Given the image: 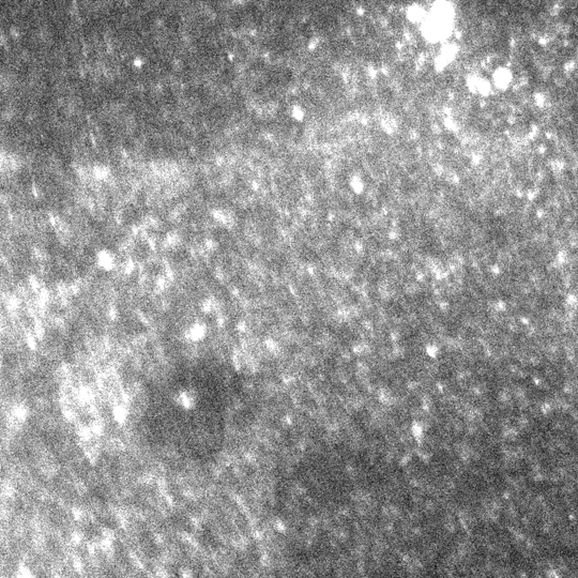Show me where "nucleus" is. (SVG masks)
Returning a JSON list of instances; mask_svg holds the SVG:
<instances>
[{
    "mask_svg": "<svg viewBox=\"0 0 578 578\" xmlns=\"http://www.w3.org/2000/svg\"><path fill=\"white\" fill-rule=\"evenodd\" d=\"M453 17L454 11L450 3L435 2L421 21L423 37L433 43L445 39L451 31Z\"/></svg>",
    "mask_w": 578,
    "mask_h": 578,
    "instance_id": "f257e3e1",
    "label": "nucleus"
},
{
    "mask_svg": "<svg viewBox=\"0 0 578 578\" xmlns=\"http://www.w3.org/2000/svg\"><path fill=\"white\" fill-rule=\"evenodd\" d=\"M139 543H140V547L142 549L143 554L146 556V557H148L150 559H154L160 556V554H161L160 547H158L156 541L153 537V534L151 533L149 530L146 529V530H143L142 532H140Z\"/></svg>",
    "mask_w": 578,
    "mask_h": 578,
    "instance_id": "f03ea898",
    "label": "nucleus"
},
{
    "mask_svg": "<svg viewBox=\"0 0 578 578\" xmlns=\"http://www.w3.org/2000/svg\"><path fill=\"white\" fill-rule=\"evenodd\" d=\"M96 264L101 270L112 271L117 266V258L111 250L101 249L96 253Z\"/></svg>",
    "mask_w": 578,
    "mask_h": 578,
    "instance_id": "7ed1b4c3",
    "label": "nucleus"
},
{
    "mask_svg": "<svg viewBox=\"0 0 578 578\" xmlns=\"http://www.w3.org/2000/svg\"><path fill=\"white\" fill-rule=\"evenodd\" d=\"M168 522L173 529L179 532L189 533L193 530L191 519L181 512H173L168 517Z\"/></svg>",
    "mask_w": 578,
    "mask_h": 578,
    "instance_id": "20e7f679",
    "label": "nucleus"
},
{
    "mask_svg": "<svg viewBox=\"0 0 578 578\" xmlns=\"http://www.w3.org/2000/svg\"><path fill=\"white\" fill-rule=\"evenodd\" d=\"M197 541L198 543L206 549H213L219 545L213 532L210 530L208 526L201 527L197 534Z\"/></svg>",
    "mask_w": 578,
    "mask_h": 578,
    "instance_id": "39448f33",
    "label": "nucleus"
},
{
    "mask_svg": "<svg viewBox=\"0 0 578 578\" xmlns=\"http://www.w3.org/2000/svg\"><path fill=\"white\" fill-rule=\"evenodd\" d=\"M82 532L85 539L88 541H99L102 538V531H101L100 527L90 519H87L84 522L82 526Z\"/></svg>",
    "mask_w": 578,
    "mask_h": 578,
    "instance_id": "423d86ee",
    "label": "nucleus"
},
{
    "mask_svg": "<svg viewBox=\"0 0 578 578\" xmlns=\"http://www.w3.org/2000/svg\"><path fill=\"white\" fill-rule=\"evenodd\" d=\"M207 333V327L205 323L202 322H195L189 327V329L186 330L185 334L186 337L192 339V341H198V339H201L204 337Z\"/></svg>",
    "mask_w": 578,
    "mask_h": 578,
    "instance_id": "0eeeda50",
    "label": "nucleus"
},
{
    "mask_svg": "<svg viewBox=\"0 0 578 578\" xmlns=\"http://www.w3.org/2000/svg\"><path fill=\"white\" fill-rule=\"evenodd\" d=\"M426 13L428 12H426L422 8V6L417 5V4L410 5L409 8L407 9V12H406L407 17L410 21H413V23H420V24H421V21L424 19Z\"/></svg>",
    "mask_w": 578,
    "mask_h": 578,
    "instance_id": "6e6552de",
    "label": "nucleus"
},
{
    "mask_svg": "<svg viewBox=\"0 0 578 578\" xmlns=\"http://www.w3.org/2000/svg\"><path fill=\"white\" fill-rule=\"evenodd\" d=\"M182 241V236L180 235L178 231H169L165 235L163 244L165 248L167 249H175L179 247L180 243Z\"/></svg>",
    "mask_w": 578,
    "mask_h": 578,
    "instance_id": "1a4fd4ad",
    "label": "nucleus"
},
{
    "mask_svg": "<svg viewBox=\"0 0 578 578\" xmlns=\"http://www.w3.org/2000/svg\"><path fill=\"white\" fill-rule=\"evenodd\" d=\"M93 177H95L97 180H100V181H104V180L108 179L112 175V170L111 168L108 167L107 165H103V164H97L93 166Z\"/></svg>",
    "mask_w": 578,
    "mask_h": 578,
    "instance_id": "9d476101",
    "label": "nucleus"
},
{
    "mask_svg": "<svg viewBox=\"0 0 578 578\" xmlns=\"http://www.w3.org/2000/svg\"><path fill=\"white\" fill-rule=\"evenodd\" d=\"M349 184H350V187H351V190L353 191V193L362 194L364 192L365 182H364L362 176H360V175L350 176Z\"/></svg>",
    "mask_w": 578,
    "mask_h": 578,
    "instance_id": "9b49d317",
    "label": "nucleus"
},
{
    "mask_svg": "<svg viewBox=\"0 0 578 578\" xmlns=\"http://www.w3.org/2000/svg\"><path fill=\"white\" fill-rule=\"evenodd\" d=\"M115 555L122 566L129 565L130 556L128 555L127 549L124 547V545H122L121 543H117L115 545Z\"/></svg>",
    "mask_w": 578,
    "mask_h": 578,
    "instance_id": "f8f14e48",
    "label": "nucleus"
},
{
    "mask_svg": "<svg viewBox=\"0 0 578 578\" xmlns=\"http://www.w3.org/2000/svg\"><path fill=\"white\" fill-rule=\"evenodd\" d=\"M97 520L101 526L105 527V528H110V529L113 528L114 529V528H116V526H117V520H116L111 515H99Z\"/></svg>",
    "mask_w": 578,
    "mask_h": 578,
    "instance_id": "ddd939ff",
    "label": "nucleus"
},
{
    "mask_svg": "<svg viewBox=\"0 0 578 578\" xmlns=\"http://www.w3.org/2000/svg\"><path fill=\"white\" fill-rule=\"evenodd\" d=\"M212 215H213V218L216 221L220 222L221 224H224V225H227V224L231 223V219H230L231 216L228 215L227 213H225V211H222V210H219V209H215V210L212 211Z\"/></svg>",
    "mask_w": 578,
    "mask_h": 578,
    "instance_id": "4468645a",
    "label": "nucleus"
},
{
    "mask_svg": "<svg viewBox=\"0 0 578 578\" xmlns=\"http://www.w3.org/2000/svg\"><path fill=\"white\" fill-rule=\"evenodd\" d=\"M216 306H218V304H216V301L212 298L205 299L201 303V309L204 310L205 313L213 312V310L216 309Z\"/></svg>",
    "mask_w": 578,
    "mask_h": 578,
    "instance_id": "2eb2a0df",
    "label": "nucleus"
},
{
    "mask_svg": "<svg viewBox=\"0 0 578 578\" xmlns=\"http://www.w3.org/2000/svg\"><path fill=\"white\" fill-rule=\"evenodd\" d=\"M92 497V499H95L101 503H105L106 502V498H105V494L104 491L101 490L100 488L97 487H93L92 489H90V493H89Z\"/></svg>",
    "mask_w": 578,
    "mask_h": 578,
    "instance_id": "dca6fc26",
    "label": "nucleus"
},
{
    "mask_svg": "<svg viewBox=\"0 0 578 578\" xmlns=\"http://www.w3.org/2000/svg\"><path fill=\"white\" fill-rule=\"evenodd\" d=\"M124 269H125V272L127 274H130V273L133 272V270H134V263H133L132 259H128L127 260L126 264H125V268Z\"/></svg>",
    "mask_w": 578,
    "mask_h": 578,
    "instance_id": "f3484780",
    "label": "nucleus"
},
{
    "mask_svg": "<svg viewBox=\"0 0 578 578\" xmlns=\"http://www.w3.org/2000/svg\"><path fill=\"white\" fill-rule=\"evenodd\" d=\"M205 243H206V247H207L209 250H211V251H212V250H214V249L216 248V245H215V244H216V242H215V241H213V240L208 239V240H206V241H205Z\"/></svg>",
    "mask_w": 578,
    "mask_h": 578,
    "instance_id": "a211bd4d",
    "label": "nucleus"
}]
</instances>
